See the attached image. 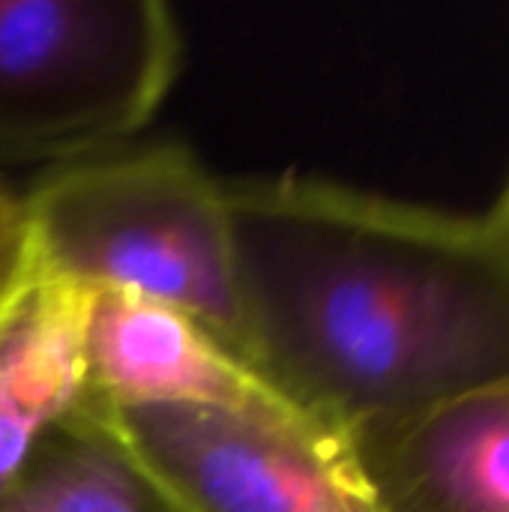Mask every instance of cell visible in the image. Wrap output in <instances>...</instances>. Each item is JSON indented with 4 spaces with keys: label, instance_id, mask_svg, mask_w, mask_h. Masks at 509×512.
I'll return each mask as SVG.
<instances>
[{
    "label": "cell",
    "instance_id": "obj_10",
    "mask_svg": "<svg viewBox=\"0 0 509 512\" xmlns=\"http://www.w3.org/2000/svg\"><path fill=\"white\" fill-rule=\"evenodd\" d=\"M480 219H483V225H486L492 243L498 246L501 258L507 261L509 267V180L504 183L501 195L495 198V204H492L486 213H480Z\"/></svg>",
    "mask_w": 509,
    "mask_h": 512
},
{
    "label": "cell",
    "instance_id": "obj_9",
    "mask_svg": "<svg viewBox=\"0 0 509 512\" xmlns=\"http://www.w3.org/2000/svg\"><path fill=\"white\" fill-rule=\"evenodd\" d=\"M33 270L24 195L6 177H0V309L18 291V285Z\"/></svg>",
    "mask_w": 509,
    "mask_h": 512
},
{
    "label": "cell",
    "instance_id": "obj_4",
    "mask_svg": "<svg viewBox=\"0 0 509 512\" xmlns=\"http://www.w3.org/2000/svg\"><path fill=\"white\" fill-rule=\"evenodd\" d=\"M105 414L186 512H378L348 438L294 405Z\"/></svg>",
    "mask_w": 509,
    "mask_h": 512
},
{
    "label": "cell",
    "instance_id": "obj_8",
    "mask_svg": "<svg viewBox=\"0 0 509 512\" xmlns=\"http://www.w3.org/2000/svg\"><path fill=\"white\" fill-rule=\"evenodd\" d=\"M0 512H186L105 411L84 402L0 492Z\"/></svg>",
    "mask_w": 509,
    "mask_h": 512
},
{
    "label": "cell",
    "instance_id": "obj_2",
    "mask_svg": "<svg viewBox=\"0 0 509 512\" xmlns=\"http://www.w3.org/2000/svg\"><path fill=\"white\" fill-rule=\"evenodd\" d=\"M21 195L39 273L168 303L243 357L225 180L189 147L123 144L45 168Z\"/></svg>",
    "mask_w": 509,
    "mask_h": 512
},
{
    "label": "cell",
    "instance_id": "obj_1",
    "mask_svg": "<svg viewBox=\"0 0 509 512\" xmlns=\"http://www.w3.org/2000/svg\"><path fill=\"white\" fill-rule=\"evenodd\" d=\"M243 357L351 438L509 381V267L480 216L327 177L225 180Z\"/></svg>",
    "mask_w": 509,
    "mask_h": 512
},
{
    "label": "cell",
    "instance_id": "obj_6",
    "mask_svg": "<svg viewBox=\"0 0 509 512\" xmlns=\"http://www.w3.org/2000/svg\"><path fill=\"white\" fill-rule=\"evenodd\" d=\"M378 512H509V381L348 438Z\"/></svg>",
    "mask_w": 509,
    "mask_h": 512
},
{
    "label": "cell",
    "instance_id": "obj_3",
    "mask_svg": "<svg viewBox=\"0 0 509 512\" xmlns=\"http://www.w3.org/2000/svg\"><path fill=\"white\" fill-rule=\"evenodd\" d=\"M183 66L162 0H0V162H78L135 138Z\"/></svg>",
    "mask_w": 509,
    "mask_h": 512
},
{
    "label": "cell",
    "instance_id": "obj_7",
    "mask_svg": "<svg viewBox=\"0 0 509 512\" xmlns=\"http://www.w3.org/2000/svg\"><path fill=\"white\" fill-rule=\"evenodd\" d=\"M90 297L33 267L0 309V492L87 402Z\"/></svg>",
    "mask_w": 509,
    "mask_h": 512
},
{
    "label": "cell",
    "instance_id": "obj_5",
    "mask_svg": "<svg viewBox=\"0 0 509 512\" xmlns=\"http://www.w3.org/2000/svg\"><path fill=\"white\" fill-rule=\"evenodd\" d=\"M87 402L102 411L198 408L261 411L288 405L198 318L126 291H93Z\"/></svg>",
    "mask_w": 509,
    "mask_h": 512
}]
</instances>
